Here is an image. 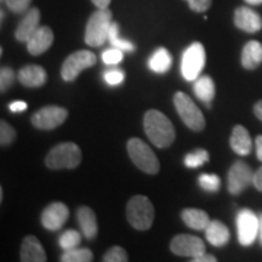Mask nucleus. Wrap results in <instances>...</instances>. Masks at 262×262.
<instances>
[{
	"instance_id": "1",
	"label": "nucleus",
	"mask_w": 262,
	"mask_h": 262,
	"mask_svg": "<svg viewBox=\"0 0 262 262\" xmlns=\"http://www.w3.org/2000/svg\"><path fill=\"white\" fill-rule=\"evenodd\" d=\"M143 127L150 142L158 148H168L175 141V127L169 118L159 111H147L143 117Z\"/></svg>"
},
{
	"instance_id": "2",
	"label": "nucleus",
	"mask_w": 262,
	"mask_h": 262,
	"mask_svg": "<svg viewBox=\"0 0 262 262\" xmlns=\"http://www.w3.org/2000/svg\"><path fill=\"white\" fill-rule=\"evenodd\" d=\"M112 11L110 9H97L90 16L85 28V42L89 47H102L108 40L110 29L112 26Z\"/></svg>"
},
{
	"instance_id": "3",
	"label": "nucleus",
	"mask_w": 262,
	"mask_h": 262,
	"mask_svg": "<svg viewBox=\"0 0 262 262\" xmlns=\"http://www.w3.org/2000/svg\"><path fill=\"white\" fill-rule=\"evenodd\" d=\"M126 217L137 231H147L155 220V206L147 196L135 195L127 203Z\"/></svg>"
},
{
	"instance_id": "4",
	"label": "nucleus",
	"mask_w": 262,
	"mask_h": 262,
	"mask_svg": "<svg viewBox=\"0 0 262 262\" xmlns=\"http://www.w3.org/2000/svg\"><path fill=\"white\" fill-rule=\"evenodd\" d=\"M81 162V150L73 142H63L55 146L45 158L49 169H74Z\"/></svg>"
},
{
	"instance_id": "5",
	"label": "nucleus",
	"mask_w": 262,
	"mask_h": 262,
	"mask_svg": "<svg viewBox=\"0 0 262 262\" xmlns=\"http://www.w3.org/2000/svg\"><path fill=\"white\" fill-rule=\"evenodd\" d=\"M127 153L133 163L141 171L156 175L159 171V160L150 147L141 139H130L127 142Z\"/></svg>"
},
{
	"instance_id": "6",
	"label": "nucleus",
	"mask_w": 262,
	"mask_h": 262,
	"mask_svg": "<svg viewBox=\"0 0 262 262\" xmlns=\"http://www.w3.org/2000/svg\"><path fill=\"white\" fill-rule=\"evenodd\" d=\"M173 104L178 111L182 122L193 131H203L205 127V118L198 106L185 93H176L173 95Z\"/></svg>"
},
{
	"instance_id": "7",
	"label": "nucleus",
	"mask_w": 262,
	"mask_h": 262,
	"mask_svg": "<svg viewBox=\"0 0 262 262\" xmlns=\"http://www.w3.org/2000/svg\"><path fill=\"white\" fill-rule=\"evenodd\" d=\"M205 66V49L201 42L195 41L183 52L181 62L182 77L187 81L196 80Z\"/></svg>"
},
{
	"instance_id": "8",
	"label": "nucleus",
	"mask_w": 262,
	"mask_h": 262,
	"mask_svg": "<svg viewBox=\"0 0 262 262\" xmlns=\"http://www.w3.org/2000/svg\"><path fill=\"white\" fill-rule=\"evenodd\" d=\"M96 64V55L89 50H79L66 58L61 68V77L64 81H73L81 71Z\"/></svg>"
},
{
	"instance_id": "9",
	"label": "nucleus",
	"mask_w": 262,
	"mask_h": 262,
	"mask_svg": "<svg viewBox=\"0 0 262 262\" xmlns=\"http://www.w3.org/2000/svg\"><path fill=\"white\" fill-rule=\"evenodd\" d=\"M258 216L250 209H242L237 214L238 241L243 247H249L258 237Z\"/></svg>"
},
{
	"instance_id": "10",
	"label": "nucleus",
	"mask_w": 262,
	"mask_h": 262,
	"mask_svg": "<svg viewBox=\"0 0 262 262\" xmlns=\"http://www.w3.org/2000/svg\"><path fill=\"white\" fill-rule=\"evenodd\" d=\"M254 171L243 160H237L229 169L227 175L228 192L233 195L241 194L253 183Z\"/></svg>"
},
{
	"instance_id": "11",
	"label": "nucleus",
	"mask_w": 262,
	"mask_h": 262,
	"mask_svg": "<svg viewBox=\"0 0 262 262\" xmlns=\"http://www.w3.org/2000/svg\"><path fill=\"white\" fill-rule=\"evenodd\" d=\"M68 117V111L58 106H47L40 108L32 116L33 126L39 130L56 129Z\"/></svg>"
},
{
	"instance_id": "12",
	"label": "nucleus",
	"mask_w": 262,
	"mask_h": 262,
	"mask_svg": "<svg viewBox=\"0 0 262 262\" xmlns=\"http://www.w3.org/2000/svg\"><path fill=\"white\" fill-rule=\"evenodd\" d=\"M170 249L179 256L196 257L205 254V244L201 238L191 234H179L172 238Z\"/></svg>"
},
{
	"instance_id": "13",
	"label": "nucleus",
	"mask_w": 262,
	"mask_h": 262,
	"mask_svg": "<svg viewBox=\"0 0 262 262\" xmlns=\"http://www.w3.org/2000/svg\"><path fill=\"white\" fill-rule=\"evenodd\" d=\"M70 217V209L61 202L48 205L41 214V225L49 231H57L63 227Z\"/></svg>"
},
{
	"instance_id": "14",
	"label": "nucleus",
	"mask_w": 262,
	"mask_h": 262,
	"mask_svg": "<svg viewBox=\"0 0 262 262\" xmlns=\"http://www.w3.org/2000/svg\"><path fill=\"white\" fill-rule=\"evenodd\" d=\"M234 25L243 32L256 33L262 29V18L248 6H241L234 11Z\"/></svg>"
},
{
	"instance_id": "15",
	"label": "nucleus",
	"mask_w": 262,
	"mask_h": 262,
	"mask_svg": "<svg viewBox=\"0 0 262 262\" xmlns=\"http://www.w3.org/2000/svg\"><path fill=\"white\" fill-rule=\"evenodd\" d=\"M54 32L48 26H40L27 41V50L33 56H39L49 50L54 42Z\"/></svg>"
},
{
	"instance_id": "16",
	"label": "nucleus",
	"mask_w": 262,
	"mask_h": 262,
	"mask_svg": "<svg viewBox=\"0 0 262 262\" xmlns=\"http://www.w3.org/2000/svg\"><path fill=\"white\" fill-rule=\"evenodd\" d=\"M40 11L37 8L29 9L25 14V17L21 19L15 32V37L18 41L27 42L33 34L40 27Z\"/></svg>"
},
{
	"instance_id": "17",
	"label": "nucleus",
	"mask_w": 262,
	"mask_h": 262,
	"mask_svg": "<svg viewBox=\"0 0 262 262\" xmlns=\"http://www.w3.org/2000/svg\"><path fill=\"white\" fill-rule=\"evenodd\" d=\"M48 260L44 248L34 235H27L21 245L22 262H45Z\"/></svg>"
},
{
	"instance_id": "18",
	"label": "nucleus",
	"mask_w": 262,
	"mask_h": 262,
	"mask_svg": "<svg viewBox=\"0 0 262 262\" xmlns=\"http://www.w3.org/2000/svg\"><path fill=\"white\" fill-rule=\"evenodd\" d=\"M19 83L27 88H39L47 83V71L38 64H28L21 68L17 75Z\"/></svg>"
},
{
	"instance_id": "19",
	"label": "nucleus",
	"mask_w": 262,
	"mask_h": 262,
	"mask_svg": "<svg viewBox=\"0 0 262 262\" xmlns=\"http://www.w3.org/2000/svg\"><path fill=\"white\" fill-rule=\"evenodd\" d=\"M231 148L239 156L250 155L253 149V141H251L250 134L243 125H235L232 130L231 139H229Z\"/></svg>"
},
{
	"instance_id": "20",
	"label": "nucleus",
	"mask_w": 262,
	"mask_h": 262,
	"mask_svg": "<svg viewBox=\"0 0 262 262\" xmlns=\"http://www.w3.org/2000/svg\"><path fill=\"white\" fill-rule=\"evenodd\" d=\"M205 237L208 242L214 247H225L231 239L229 229L225 224L219 220H211L209 222L208 227L205 228Z\"/></svg>"
},
{
	"instance_id": "21",
	"label": "nucleus",
	"mask_w": 262,
	"mask_h": 262,
	"mask_svg": "<svg viewBox=\"0 0 262 262\" xmlns=\"http://www.w3.org/2000/svg\"><path fill=\"white\" fill-rule=\"evenodd\" d=\"M262 63V44L257 40H250L244 45L242 51V66L245 70H256Z\"/></svg>"
},
{
	"instance_id": "22",
	"label": "nucleus",
	"mask_w": 262,
	"mask_h": 262,
	"mask_svg": "<svg viewBox=\"0 0 262 262\" xmlns=\"http://www.w3.org/2000/svg\"><path fill=\"white\" fill-rule=\"evenodd\" d=\"M77 219L85 238L94 239L96 237L98 227L96 215H95L93 209H90L89 206H81L77 212Z\"/></svg>"
},
{
	"instance_id": "23",
	"label": "nucleus",
	"mask_w": 262,
	"mask_h": 262,
	"mask_svg": "<svg viewBox=\"0 0 262 262\" xmlns=\"http://www.w3.org/2000/svg\"><path fill=\"white\" fill-rule=\"evenodd\" d=\"M181 219L186 224V226H188L192 229H195V231H203V229H205L208 227L209 222L211 221L209 215L204 210L194 208H188L182 210Z\"/></svg>"
},
{
	"instance_id": "24",
	"label": "nucleus",
	"mask_w": 262,
	"mask_h": 262,
	"mask_svg": "<svg viewBox=\"0 0 262 262\" xmlns=\"http://www.w3.org/2000/svg\"><path fill=\"white\" fill-rule=\"evenodd\" d=\"M194 94L206 107L210 108L212 100L215 97L214 80L209 75H202V77H199L194 83Z\"/></svg>"
},
{
	"instance_id": "25",
	"label": "nucleus",
	"mask_w": 262,
	"mask_h": 262,
	"mask_svg": "<svg viewBox=\"0 0 262 262\" xmlns=\"http://www.w3.org/2000/svg\"><path fill=\"white\" fill-rule=\"evenodd\" d=\"M172 64V57L165 48H159L148 61V67L157 74L166 73Z\"/></svg>"
},
{
	"instance_id": "26",
	"label": "nucleus",
	"mask_w": 262,
	"mask_h": 262,
	"mask_svg": "<svg viewBox=\"0 0 262 262\" xmlns=\"http://www.w3.org/2000/svg\"><path fill=\"white\" fill-rule=\"evenodd\" d=\"M108 41L111 42L113 48L120 49L124 52H133L135 51V45L129 40L119 37V25L117 22H113L110 29V35H108Z\"/></svg>"
},
{
	"instance_id": "27",
	"label": "nucleus",
	"mask_w": 262,
	"mask_h": 262,
	"mask_svg": "<svg viewBox=\"0 0 262 262\" xmlns=\"http://www.w3.org/2000/svg\"><path fill=\"white\" fill-rule=\"evenodd\" d=\"M94 255L86 248H74L64 250L61 256L62 262H90L93 261Z\"/></svg>"
},
{
	"instance_id": "28",
	"label": "nucleus",
	"mask_w": 262,
	"mask_h": 262,
	"mask_svg": "<svg viewBox=\"0 0 262 262\" xmlns=\"http://www.w3.org/2000/svg\"><path fill=\"white\" fill-rule=\"evenodd\" d=\"M209 159H210V156H209L208 150L199 148L195 149L193 153H188L187 156L185 157V165L189 169H195L202 166L203 164L208 163Z\"/></svg>"
},
{
	"instance_id": "29",
	"label": "nucleus",
	"mask_w": 262,
	"mask_h": 262,
	"mask_svg": "<svg viewBox=\"0 0 262 262\" xmlns=\"http://www.w3.org/2000/svg\"><path fill=\"white\" fill-rule=\"evenodd\" d=\"M81 242V234L75 229H68L63 234H61L58 244L63 250H70V249H74L79 247Z\"/></svg>"
},
{
	"instance_id": "30",
	"label": "nucleus",
	"mask_w": 262,
	"mask_h": 262,
	"mask_svg": "<svg viewBox=\"0 0 262 262\" xmlns=\"http://www.w3.org/2000/svg\"><path fill=\"white\" fill-rule=\"evenodd\" d=\"M198 183L206 192H217L221 187V179L214 173H202L198 178Z\"/></svg>"
},
{
	"instance_id": "31",
	"label": "nucleus",
	"mask_w": 262,
	"mask_h": 262,
	"mask_svg": "<svg viewBox=\"0 0 262 262\" xmlns=\"http://www.w3.org/2000/svg\"><path fill=\"white\" fill-rule=\"evenodd\" d=\"M16 140V131L9 123L2 120L0 123V145L10 146Z\"/></svg>"
},
{
	"instance_id": "32",
	"label": "nucleus",
	"mask_w": 262,
	"mask_h": 262,
	"mask_svg": "<svg viewBox=\"0 0 262 262\" xmlns=\"http://www.w3.org/2000/svg\"><path fill=\"white\" fill-rule=\"evenodd\" d=\"M15 81V72L10 67H2L0 70V91L5 93L12 86Z\"/></svg>"
},
{
	"instance_id": "33",
	"label": "nucleus",
	"mask_w": 262,
	"mask_h": 262,
	"mask_svg": "<svg viewBox=\"0 0 262 262\" xmlns=\"http://www.w3.org/2000/svg\"><path fill=\"white\" fill-rule=\"evenodd\" d=\"M129 260L126 251L122 247H113L104 255V262H126Z\"/></svg>"
},
{
	"instance_id": "34",
	"label": "nucleus",
	"mask_w": 262,
	"mask_h": 262,
	"mask_svg": "<svg viewBox=\"0 0 262 262\" xmlns=\"http://www.w3.org/2000/svg\"><path fill=\"white\" fill-rule=\"evenodd\" d=\"M123 58H124V51L117 48L108 49V50H106L102 54V61L108 66L118 64L120 61H123Z\"/></svg>"
},
{
	"instance_id": "35",
	"label": "nucleus",
	"mask_w": 262,
	"mask_h": 262,
	"mask_svg": "<svg viewBox=\"0 0 262 262\" xmlns=\"http://www.w3.org/2000/svg\"><path fill=\"white\" fill-rule=\"evenodd\" d=\"M32 0H5V4L15 14H24L29 10Z\"/></svg>"
},
{
	"instance_id": "36",
	"label": "nucleus",
	"mask_w": 262,
	"mask_h": 262,
	"mask_svg": "<svg viewBox=\"0 0 262 262\" xmlns=\"http://www.w3.org/2000/svg\"><path fill=\"white\" fill-rule=\"evenodd\" d=\"M124 77H125V75H124V72L120 70L107 71L103 75L104 81H106L108 85H111V86H116V85L122 84Z\"/></svg>"
},
{
	"instance_id": "37",
	"label": "nucleus",
	"mask_w": 262,
	"mask_h": 262,
	"mask_svg": "<svg viewBox=\"0 0 262 262\" xmlns=\"http://www.w3.org/2000/svg\"><path fill=\"white\" fill-rule=\"evenodd\" d=\"M194 12H205L210 9L212 0H186Z\"/></svg>"
},
{
	"instance_id": "38",
	"label": "nucleus",
	"mask_w": 262,
	"mask_h": 262,
	"mask_svg": "<svg viewBox=\"0 0 262 262\" xmlns=\"http://www.w3.org/2000/svg\"><path fill=\"white\" fill-rule=\"evenodd\" d=\"M9 110L11 111L12 113H21L27 110V103H26L25 101H12V102L9 104Z\"/></svg>"
},
{
	"instance_id": "39",
	"label": "nucleus",
	"mask_w": 262,
	"mask_h": 262,
	"mask_svg": "<svg viewBox=\"0 0 262 262\" xmlns=\"http://www.w3.org/2000/svg\"><path fill=\"white\" fill-rule=\"evenodd\" d=\"M253 185H254V187L257 189V191L262 192V166L254 172Z\"/></svg>"
},
{
	"instance_id": "40",
	"label": "nucleus",
	"mask_w": 262,
	"mask_h": 262,
	"mask_svg": "<svg viewBox=\"0 0 262 262\" xmlns=\"http://www.w3.org/2000/svg\"><path fill=\"white\" fill-rule=\"evenodd\" d=\"M193 262H216V257L214 255H209V254H203L201 256L193 257Z\"/></svg>"
},
{
	"instance_id": "41",
	"label": "nucleus",
	"mask_w": 262,
	"mask_h": 262,
	"mask_svg": "<svg viewBox=\"0 0 262 262\" xmlns=\"http://www.w3.org/2000/svg\"><path fill=\"white\" fill-rule=\"evenodd\" d=\"M255 147H256V157L262 162V135H258L255 140Z\"/></svg>"
},
{
	"instance_id": "42",
	"label": "nucleus",
	"mask_w": 262,
	"mask_h": 262,
	"mask_svg": "<svg viewBox=\"0 0 262 262\" xmlns=\"http://www.w3.org/2000/svg\"><path fill=\"white\" fill-rule=\"evenodd\" d=\"M254 114L256 116L257 119H260L262 122V100L257 101L254 106Z\"/></svg>"
},
{
	"instance_id": "43",
	"label": "nucleus",
	"mask_w": 262,
	"mask_h": 262,
	"mask_svg": "<svg viewBox=\"0 0 262 262\" xmlns=\"http://www.w3.org/2000/svg\"><path fill=\"white\" fill-rule=\"evenodd\" d=\"M97 9H106L110 5L111 0H91Z\"/></svg>"
},
{
	"instance_id": "44",
	"label": "nucleus",
	"mask_w": 262,
	"mask_h": 262,
	"mask_svg": "<svg viewBox=\"0 0 262 262\" xmlns=\"http://www.w3.org/2000/svg\"><path fill=\"white\" fill-rule=\"evenodd\" d=\"M258 221H260V226H258V241L262 245V212L258 214Z\"/></svg>"
},
{
	"instance_id": "45",
	"label": "nucleus",
	"mask_w": 262,
	"mask_h": 262,
	"mask_svg": "<svg viewBox=\"0 0 262 262\" xmlns=\"http://www.w3.org/2000/svg\"><path fill=\"white\" fill-rule=\"evenodd\" d=\"M245 3L250 5H261L262 4V0H244Z\"/></svg>"
},
{
	"instance_id": "46",
	"label": "nucleus",
	"mask_w": 262,
	"mask_h": 262,
	"mask_svg": "<svg viewBox=\"0 0 262 262\" xmlns=\"http://www.w3.org/2000/svg\"><path fill=\"white\" fill-rule=\"evenodd\" d=\"M4 17H5V12L2 10V22L4 21Z\"/></svg>"
},
{
	"instance_id": "47",
	"label": "nucleus",
	"mask_w": 262,
	"mask_h": 262,
	"mask_svg": "<svg viewBox=\"0 0 262 262\" xmlns=\"http://www.w3.org/2000/svg\"><path fill=\"white\" fill-rule=\"evenodd\" d=\"M2 2H5V0H2Z\"/></svg>"
}]
</instances>
